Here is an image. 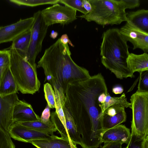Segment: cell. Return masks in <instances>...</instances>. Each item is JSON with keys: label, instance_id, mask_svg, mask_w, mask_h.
Instances as JSON below:
<instances>
[{"label": "cell", "instance_id": "obj_2", "mask_svg": "<svg viewBox=\"0 0 148 148\" xmlns=\"http://www.w3.org/2000/svg\"><path fill=\"white\" fill-rule=\"evenodd\" d=\"M71 55L68 44H62L59 38L45 50L37 65L44 70V82L47 81L58 90L61 103L64 101L69 84L91 77L88 71L77 64Z\"/></svg>", "mask_w": 148, "mask_h": 148}, {"label": "cell", "instance_id": "obj_14", "mask_svg": "<svg viewBox=\"0 0 148 148\" xmlns=\"http://www.w3.org/2000/svg\"><path fill=\"white\" fill-rule=\"evenodd\" d=\"M131 136L130 129L125 125L120 124L104 131L101 142L102 143H114L127 144Z\"/></svg>", "mask_w": 148, "mask_h": 148}, {"label": "cell", "instance_id": "obj_31", "mask_svg": "<svg viewBox=\"0 0 148 148\" xmlns=\"http://www.w3.org/2000/svg\"><path fill=\"white\" fill-rule=\"evenodd\" d=\"M139 81L137 90L148 92V71L140 73Z\"/></svg>", "mask_w": 148, "mask_h": 148}, {"label": "cell", "instance_id": "obj_37", "mask_svg": "<svg viewBox=\"0 0 148 148\" xmlns=\"http://www.w3.org/2000/svg\"><path fill=\"white\" fill-rule=\"evenodd\" d=\"M58 35V33L54 30H52L50 36L53 39H55L57 38Z\"/></svg>", "mask_w": 148, "mask_h": 148}, {"label": "cell", "instance_id": "obj_19", "mask_svg": "<svg viewBox=\"0 0 148 148\" xmlns=\"http://www.w3.org/2000/svg\"><path fill=\"white\" fill-rule=\"evenodd\" d=\"M18 90L10 71V66L3 74L0 81V96L16 93Z\"/></svg>", "mask_w": 148, "mask_h": 148}, {"label": "cell", "instance_id": "obj_27", "mask_svg": "<svg viewBox=\"0 0 148 148\" xmlns=\"http://www.w3.org/2000/svg\"><path fill=\"white\" fill-rule=\"evenodd\" d=\"M125 148H148V136L139 138L131 134L130 141Z\"/></svg>", "mask_w": 148, "mask_h": 148}, {"label": "cell", "instance_id": "obj_26", "mask_svg": "<svg viewBox=\"0 0 148 148\" xmlns=\"http://www.w3.org/2000/svg\"><path fill=\"white\" fill-rule=\"evenodd\" d=\"M45 97L47 104L51 108H56L55 93L51 85L46 83L44 85Z\"/></svg>", "mask_w": 148, "mask_h": 148}, {"label": "cell", "instance_id": "obj_20", "mask_svg": "<svg viewBox=\"0 0 148 148\" xmlns=\"http://www.w3.org/2000/svg\"><path fill=\"white\" fill-rule=\"evenodd\" d=\"M127 21L148 33V10L144 9L127 13Z\"/></svg>", "mask_w": 148, "mask_h": 148}, {"label": "cell", "instance_id": "obj_12", "mask_svg": "<svg viewBox=\"0 0 148 148\" xmlns=\"http://www.w3.org/2000/svg\"><path fill=\"white\" fill-rule=\"evenodd\" d=\"M8 133L11 138L15 140L25 143L38 139L49 138L51 135L38 132L14 122L10 126Z\"/></svg>", "mask_w": 148, "mask_h": 148}, {"label": "cell", "instance_id": "obj_34", "mask_svg": "<svg viewBox=\"0 0 148 148\" xmlns=\"http://www.w3.org/2000/svg\"><path fill=\"white\" fill-rule=\"evenodd\" d=\"M122 144L114 143H107L101 148H122Z\"/></svg>", "mask_w": 148, "mask_h": 148}, {"label": "cell", "instance_id": "obj_7", "mask_svg": "<svg viewBox=\"0 0 148 148\" xmlns=\"http://www.w3.org/2000/svg\"><path fill=\"white\" fill-rule=\"evenodd\" d=\"M33 17L34 20L31 29V38L27 59L32 65L36 67V59L41 51L42 42L46 36L48 27L43 20L40 10L35 12Z\"/></svg>", "mask_w": 148, "mask_h": 148}, {"label": "cell", "instance_id": "obj_36", "mask_svg": "<svg viewBox=\"0 0 148 148\" xmlns=\"http://www.w3.org/2000/svg\"><path fill=\"white\" fill-rule=\"evenodd\" d=\"M123 87L120 85H116L112 88V92L115 94H121L123 91Z\"/></svg>", "mask_w": 148, "mask_h": 148}, {"label": "cell", "instance_id": "obj_13", "mask_svg": "<svg viewBox=\"0 0 148 148\" xmlns=\"http://www.w3.org/2000/svg\"><path fill=\"white\" fill-rule=\"evenodd\" d=\"M127 115L125 108L118 105H112L103 112L101 119L104 131L125 122Z\"/></svg>", "mask_w": 148, "mask_h": 148}, {"label": "cell", "instance_id": "obj_18", "mask_svg": "<svg viewBox=\"0 0 148 148\" xmlns=\"http://www.w3.org/2000/svg\"><path fill=\"white\" fill-rule=\"evenodd\" d=\"M128 68L134 73H139L148 71V54L144 53L141 54L130 53L126 59Z\"/></svg>", "mask_w": 148, "mask_h": 148}, {"label": "cell", "instance_id": "obj_17", "mask_svg": "<svg viewBox=\"0 0 148 148\" xmlns=\"http://www.w3.org/2000/svg\"><path fill=\"white\" fill-rule=\"evenodd\" d=\"M62 106L65 119L66 126L64 133L61 136L71 140L76 145L81 146V138L74 121L63 103Z\"/></svg>", "mask_w": 148, "mask_h": 148}, {"label": "cell", "instance_id": "obj_15", "mask_svg": "<svg viewBox=\"0 0 148 148\" xmlns=\"http://www.w3.org/2000/svg\"><path fill=\"white\" fill-rule=\"evenodd\" d=\"M13 118L14 122L17 123L40 121V117L34 112L32 106L20 100L14 108Z\"/></svg>", "mask_w": 148, "mask_h": 148}, {"label": "cell", "instance_id": "obj_35", "mask_svg": "<svg viewBox=\"0 0 148 148\" xmlns=\"http://www.w3.org/2000/svg\"><path fill=\"white\" fill-rule=\"evenodd\" d=\"M82 4L83 8L87 12V14L89 13L91 11L92 8L88 0H82Z\"/></svg>", "mask_w": 148, "mask_h": 148}, {"label": "cell", "instance_id": "obj_11", "mask_svg": "<svg viewBox=\"0 0 148 148\" xmlns=\"http://www.w3.org/2000/svg\"><path fill=\"white\" fill-rule=\"evenodd\" d=\"M19 101L16 93L0 96V128L8 132L14 123L13 118L14 109Z\"/></svg>", "mask_w": 148, "mask_h": 148}, {"label": "cell", "instance_id": "obj_5", "mask_svg": "<svg viewBox=\"0 0 148 148\" xmlns=\"http://www.w3.org/2000/svg\"><path fill=\"white\" fill-rule=\"evenodd\" d=\"M10 68L18 91L23 94L33 95L38 91L40 83L37 77L36 67L14 49L10 48Z\"/></svg>", "mask_w": 148, "mask_h": 148}, {"label": "cell", "instance_id": "obj_28", "mask_svg": "<svg viewBox=\"0 0 148 148\" xmlns=\"http://www.w3.org/2000/svg\"><path fill=\"white\" fill-rule=\"evenodd\" d=\"M10 64L9 50H0V81L3 74Z\"/></svg>", "mask_w": 148, "mask_h": 148}, {"label": "cell", "instance_id": "obj_9", "mask_svg": "<svg viewBox=\"0 0 148 148\" xmlns=\"http://www.w3.org/2000/svg\"><path fill=\"white\" fill-rule=\"evenodd\" d=\"M120 33L127 42L132 43L133 49H140L144 53L148 52V33L144 32L127 21L119 29Z\"/></svg>", "mask_w": 148, "mask_h": 148}, {"label": "cell", "instance_id": "obj_22", "mask_svg": "<svg viewBox=\"0 0 148 148\" xmlns=\"http://www.w3.org/2000/svg\"><path fill=\"white\" fill-rule=\"evenodd\" d=\"M18 123L38 132L46 133L50 135L53 134L54 132L57 131L52 122L50 123H45L40 121H36Z\"/></svg>", "mask_w": 148, "mask_h": 148}, {"label": "cell", "instance_id": "obj_3", "mask_svg": "<svg viewBox=\"0 0 148 148\" xmlns=\"http://www.w3.org/2000/svg\"><path fill=\"white\" fill-rule=\"evenodd\" d=\"M100 47L102 64L119 79L133 78L134 73L128 67L126 59L130 53L127 41L119 29H110L103 32Z\"/></svg>", "mask_w": 148, "mask_h": 148}, {"label": "cell", "instance_id": "obj_10", "mask_svg": "<svg viewBox=\"0 0 148 148\" xmlns=\"http://www.w3.org/2000/svg\"><path fill=\"white\" fill-rule=\"evenodd\" d=\"M33 17L21 19L11 24L0 26V44L12 42L19 36L30 29L33 24Z\"/></svg>", "mask_w": 148, "mask_h": 148}, {"label": "cell", "instance_id": "obj_33", "mask_svg": "<svg viewBox=\"0 0 148 148\" xmlns=\"http://www.w3.org/2000/svg\"><path fill=\"white\" fill-rule=\"evenodd\" d=\"M60 38V42L64 45L69 44L71 47H74V45L69 38L68 35L66 34L62 35Z\"/></svg>", "mask_w": 148, "mask_h": 148}, {"label": "cell", "instance_id": "obj_23", "mask_svg": "<svg viewBox=\"0 0 148 148\" xmlns=\"http://www.w3.org/2000/svg\"><path fill=\"white\" fill-rule=\"evenodd\" d=\"M114 105H118L124 108H129L132 109L131 104L127 101L124 93L120 97H115L110 96L108 92L105 95L104 101L101 105L103 113L107 108Z\"/></svg>", "mask_w": 148, "mask_h": 148}, {"label": "cell", "instance_id": "obj_30", "mask_svg": "<svg viewBox=\"0 0 148 148\" xmlns=\"http://www.w3.org/2000/svg\"><path fill=\"white\" fill-rule=\"evenodd\" d=\"M0 148H15L8 132L0 128Z\"/></svg>", "mask_w": 148, "mask_h": 148}, {"label": "cell", "instance_id": "obj_25", "mask_svg": "<svg viewBox=\"0 0 148 148\" xmlns=\"http://www.w3.org/2000/svg\"><path fill=\"white\" fill-rule=\"evenodd\" d=\"M53 89L55 93L56 99L55 112L64 127V128L59 132L61 136L64 133L66 126L65 119L58 91L56 88Z\"/></svg>", "mask_w": 148, "mask_h": 148}, {"label": "cell", "instance_id": "obj_21", "mask_svg": "<svg viewBox=\"0 0 148 148\" xmlns=\"http://www.w3.org/2000/svg\"><path fill=\"white\" fill-rule=\"evenodd\" d=\"M31 36V29L14 39L10 48L16 50L23 57L27 58Z\"/></svg>", "mask_w": 148, "mask_h": 148}, {"label": "cell", "instance_id": "obj_29", "mask_svg": "<svg viewBox=\"0 0 148 148\" xmlns=\"http://www.w3.org/2000/svg\"><path fill=\"white\" fill-rule=\"evenodd\" d=\"M82 0H59V3L63 4L72 9L82 13L83 14H87L86 11L83 8Z\"/></svg>", "mask_w": 148, "mask_h": 148}, {"label": "cell", "instance_id": "obj_16", "mask_svg": "<svg viewBox=\"0 0 148 148\" xmlns=\"http://www.w3.org/2000/svg\"><path fill=\"white\" fill-rule=\"evenodd\" d=\"M29 143L37 148H77L71 140L54 134L49 138L34 140Z\"/></svg>", "mask_w": 148, "mask_h": 148}, {"label": "cell", "instance_id": "obj_24", "mask_svg": "<svg viewBox=\"0 0 148 148\" xmlns=\"http://www.w3.org/2000/svg\"><path fill=\"white\" fill-rule=\"evenodd\" d=\"M10 2L18 6L35 7L46 4H55L59 0H10Z\"/></svg>", "mask_w": 148, "mask_h": 148}, {"label": "cell", "instance_id": "obj_1", "mask_svg": "<svg viewBox=\"0 0 148 148\" xmlns=\"http://www.w3.org/2000/svg\"><path fill=\"white\" fill-rule=\"evenodd\" d=\"M100 73L82 81L69 84L63 103L72 116L81 140L82 148H98L104 132L103 112L99 97L108 92Z\"/></svg>", "mask_w": 148, "mask_h": 148}, {"label": "cell", "instance_id": "obj_6", "mask_svg": "<svg viewBox=\"0 0 148 148\" xmlns=\"http://www.w3.org/2000/svg\"><path fill=\"white\" fill-rule=\"evenodd\" d=\"M130 101L132 113L131 134L144 138L148 136V92L137 90Z\"/></svg>", "mask_w": 148, "mask_h": 148}, {"label": "cell", "instance_id": "obj_8", "mask_svg": "<svg viewBox=\"0 0 148 148\" xmlns=\"http://www.w3.org/2000/svg\"><path fill=\"white\" fill-rule=\"evenodd\" d=\"M76 10L66 6L56 4L41 11L43 20L49 27L55 24L64 25L76 20Z\"/></svg>", "mask_w": 148, "mask_h": 148}, {"label": "cell", "instance_id": "obj_32", "mask_svg": "<svg viewBox=\"0 0 148 148\" xmlns=\"http://www.w3.org/2000/svg\"><path fill=\"white\" fill-rule=\"evenodd\" d=\"M50 108L47 103L46 108L42 111L40 117L41 122L45 123H50L52 122L50 119L51 116Z\"/></svg>", "mask_w": 148, "mask_h": 148}, {"label": "cell", "instance_id": "obj_4", "mask_svg": "<svg viewBox=\"0 0 148 148\" xmlns=\"http://www.w3.org/2000/svg\"><path fill=\"white\" fill-rule=\"evenodd\" d=\"M90 12L78 16L88 22L93 21L104 27L108 25H119L127 21L125 0H88Z\"/></svg>", "mask_w": 148, "mask_h": 148}]
</instances>
